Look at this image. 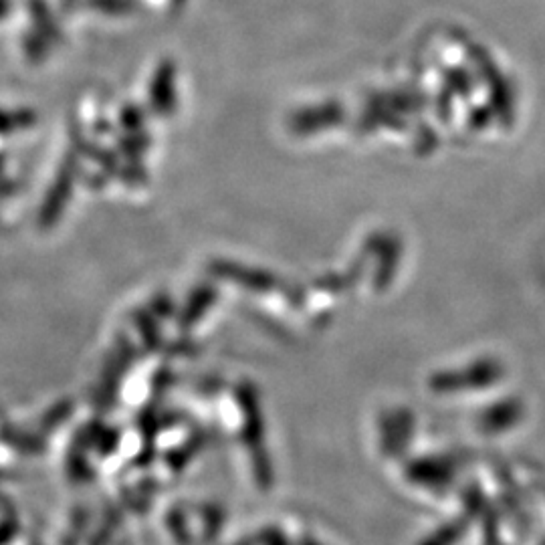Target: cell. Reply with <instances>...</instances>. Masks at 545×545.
<instances>
[{
    "mask_svg": "<svg viewBox=\"0 0 545 545\" xmlns=\"http://www.w3.org/2000/svg\"><path fill=\"white\" fill-rule=\"evenodd\" d=\"M457 41L461 43V47L465 49V55L473 63L477 75L483 79V83L489 89V105L493 109L495 118L505 128H511L515 122V97H513V89H511L507 77L503 75V71L495 63V59L489 55V51L483 49L479 43H475L473 39H469L465 35H457Z\"/></svg>",
    "mask_w": 545,
    "mask_h": 545,
    "instance_id": "obj_1",
    "label": "cell"
},
{
    "mask_svg": "<svg viewBox=\"0 0 545 545\" xmlns=\"http://www.w3.org/2000/svg\"><path fill=\"white\" fill-rule=\"evenodd\" d=\"M346 122V107L340 101H319L303 105L289 116V132L299 138L317 136Z\"/></svg>",
    "mask_w": 545,
    "mask_h": 545,
    "instance_id": "obj_2",
    "label": "cell"
},
{
    "mask_svg": "<svg viewBox=\"0 0 545 545\" xmlns=\"http://www.w3.org/2000/svg\"><path fill=\"white\" fill-rule=\"evenodd\" d=\"M501 378V368L497 362H477L475 366L455 372V374H441L432 382V390L439 392H453V390H479L489 386Z\"/></svg>",
    "mask_w": 545,
    "mask_h": 545,
    "instance_id": "obj_3",
    "label": "cell"
},
{
    "mask_svg": "<svg viewBox=\"0 0 545 545\" xmlns=\"http://www.w3.org/2000/svg\"><path fill=\"white\" fill-rule=\"evenodd\" d=\"M178 105L176 87V65L172 61H162L150 83V109L158 118H170Z\"/></svg>",
    "mask_w": 545,
    "mask_h": 545,
    "instance_id": "obj_4",
    "label": "cell"
},
{
    "mask_svg": "<svg viewBox=\"0 0 545 545\" xmlns=\"http://www.w3.org/2000/svg\"><path fill=\"white\" fill-rule=\"evenodd\" d=\"M390 128V130H406L408 128V118L398 114L394 105L388 101L386 91L384 93H374L368 97L364 112L360 116V130L364 132H374L376 128Z\"/></svg>",
    "mask_w": 545,
    "mask_h": 545,
    "instance_id": "obj_5",
    "label": "cell"
},
{
    "mask_svg": "<svg viewBox=\"0 0 545 545\" xmlns=\"http://www.w3.org/2000/svg\"><path fill=\"white\" fill-rule=\"evenodd\" d=\"M408 475L412 481L424 487H443V483H447L453 477V469L449 463L441 459H428L412 463Z\"/></svg>",
    "mask_w": 545,
    "mask_h": 545,
    "instance_id": "obj_6",
    "label": "cell"
},
{
    "mask_svg": "<svg viewBox=\"0 0 545 545\" xmlns=\"http://www.w3.org/2000/svg\"><path fill=\"white\" fill-rule=\"evenodd\" d=\"M521 416V404L517 400H503L481 414V426L489 432L511 428Z\"/></svg>",
    "mask_w": 545,
    "mask_h": 545,
    "instance_id": "obj_7",
    "label": "cell"
},
{
    "mask_svg": "<svg viewBox=\"0 0 545 545\" xmlns=\"http://www.w3.org/2000/svg\"><path fill=\"white\" fill-rule=\"evenodd\" d=\"M35 122V112H29V109H0V136L25 132L33 128Z\"/></svg>",
    "mask_w": 545,
    "mask_h": 545,
    "instance_id": "obj_8",
    "label": "cell"
},
{
    "mask_svg": "<svg viewBox=\"0 0 545 545\" xmlns=\"http://www.w3.org/2000/svg\"><path fill=\"white\" fill-rule=\"evenodd\" d=\"M443 85L461 99H469L475 91V81L463 67H449L443 71Z\"/></svg>",
    "mask_w": 545,
    "mask_h": 545,
    "instance_id": "obj_9",
    "label": "cell"
},
{
    "mask_svg": "<svg viewBox=\"0 0 545 545\" xmlns=\"http://www.w3.org/2000/svg\"><path fill=\"white\" fill-rule=\"evenodd\" d=\"M71 162L63 168V172L59 174V178H57V182H55V188H53V192L55 194H51V198L47 200V204H45V216H49V218H53L59 210V206H61V202L69 196V190H71V182H73V176H71Z\"/></svg>",
    "mask_w": 545,
    "mask_h": 545,
    "instance_id": "obj_10",
    "label": "cell"
},
{
    "mask_svg": "<svg viewBox=\"0 0 545 545\" xmlns=\"http://www.w3.org/2000/svg\"><path fill=\"white\" fill-rule=\"evenodd\" d=\"M436 144H439V138H436V132H434L430 126L422 124V126L416 130V134H414V148H416V152H418V154H430V152L436 148Z\"/></svg>",
    "mask_w": 545,
    "mask_h": 545,
    "instance_id": "obj_11",
    "label": "cell"
},
{
    "mask_svg": "<svg viewBox=\"0 0 545 545\" xmlns=\"http://www.w3.org/2000/svg\"><path fill=\"white\" fill-rule=\"evenodd\" d=\"M493 120H495V114H493L491 105H477L469 114V126H471V130H477V132L485 130L489 124H493Z\"/></svg>",
    "mask_w": 545,
    "mask_h": 545,
    "instance_id": "obj_12",
    "label": "cell"
},
{
    "mask_svg": "<svg viewBox=\"0 0 545 545\" xmlns=\"http://www.w3.org/2000/svg\"><path fill=\"white\" fill-rule=\"evenodd\" d=\"M453 99H455V95L443 85L439 97H436V101H434L436 116H439V120H441L443 124L451 122V118H453Z\"/></svg>",
    "mask_w": 545,
    "mask_h": 545,
    "instance_id": "obj_13",
    "label": "cell"
},
{
    "mask_svg": "<svg viewBox=\"0 0 545 545\" xmlns=\"http://www.w3.org/2000/svg\"><path fill=\"white\" fill-rule=\"evenodd\" d=\"M122 124L128 132H140L142 130V124H144V118H142V112L136 107V105H130L124 109L122 114Z\"/></svg>",
    "mask_w": 545,
    "mask_h": 545,
    "instance_id": "obj_14",
    "label": "cell"
},
{
    "mask_svg": "<svg viewBox=\"0 0 545 545\" xmlns=\"http://www.w3.org/2000/svg\"><path fill=\"white\" fill-rule=\"evenodd\" d=\"M7 9H9V3H7V0H0V17H3V15L7 13Z\"/></svg>",
    "mask_w": 545,
    "mask_h": 545,
    "instance_id": "obj_15",
    "label": "cell"
},
{
    "mask_svg": "<svg viewBox=\"0 0 545 545\" xmlns=\"http://www.w3.org/2000/svg\"><path fill=\"white\" fill-rule=\"evenodd\" d=\"M184 3H186V0H172V7H174V9H176V7L180 9Z\"/></svg>",
    "mask_w": 545,
    "mask_h": 545,
    "instance_id": "obj_16",
    "label": "cell"
}]
</instances>
